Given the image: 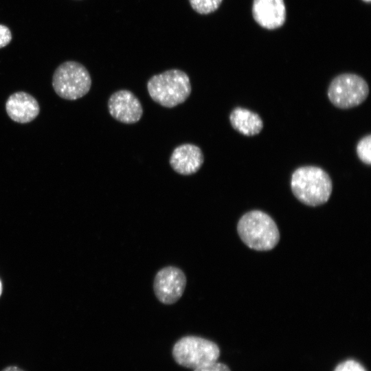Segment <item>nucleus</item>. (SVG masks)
I'll list each match as a JSON object with an SVG mask.
<instances>
[{
    "instance_id": "obj_1",
    "label": "nucleus",
    "mask_w": 371,
    "mask_h": 371,
    "mask_svg": "<svg viewBox=\"0 0 371 371\" xmlns=\"http://www.w3.org/2000/svg\"><path fill=\"white\" fill-rule=\"evenodd\" d=\"M291 188L302 203L318 206L326 203L333 190L332 180L322 168L306 166L297 168L291 175Z\"/></svg>"
},
{
    "instance_id": "obj_2",
    "label": "nucleus",
    "mask_w": 371,
    "mask_h": 371,
    "mask_svg": "<svg viewBox=\"0 0 371 371\" xmlns=\"http://www.w3.org/2000/svg\"><path fill=\"white\" fill-rule=\"evenodd\" d=\"M147 90L155 102L172 108L187 100L192 88L188 74L172 69L152 76L147 82Z\"/></svg>"
},
{
    "instance_id": "obj_3",
    "label": "nucleus",
    "mask_w": 371,
    "mask_h": 371,
    "mask_svg": "<svg viewBox=\"0 0 371 371\" xmlns=\"http://www.w3.org/2000/svg\"><path fill=\"white\" fill-rule=\"evenodd\" d=\"M237 230L243 243L257 251L273 249L280 239L274 221L260 210H252L244 214L238 221Z\"/></svg>"
},
{
    "instance_id": "obj_4",
    "label": "nucleus",
    "mask_w": 371,
    "mask_h": 371,
    "mask_svg": "<svg viewBox=\"0 0 371 371\" xmlns=\"http://www.w3.org/2000/svg\"><path fill=\"white\" fill-rule=\"evenodd\" d=\"M91 78L82 64L72 60L63 63L56 69L52 77V87L60 98L75 100L85 95L90 90Z\"/></svg>"
},
{
    "instance_id": "obj_5",
    "label": "nucleus",
    "mask_w": 371,
    "mask_h": 371,
    "mask_svg": "<svg viewBox=\"0 0 371 371\" xmlns=\"http://www.w3.org/2000/svg\"><path fill=\"white\" fill-rule=\"evenodd\" d=\"M219 355V348L214 342L196 336L181 338L172 348L175 361L193 370L217 361Z\"/></svg>"
},
{
    "instance_id": "obj_6",
    "label": "nucleus",
    "mask_w": 371,
    "mask_h": 371,
    "mask_svg": "<svg viewBox=\"0 0 371 371\" xmlns=\"http://www.w3.org/2000/svg\"><path fill=\"white\" fill-rule=\"evenodd\" d=\"M369 93L367 82L355 74L345 73L336 76L328 89V97L336 107L347 109L363 102Z\"/></svg>"
},
{
    "instance_id": "obj_7",
    "label": "nucleus",
    "mask_w": 371,
    "mask_h": 371,
    "mask_svg": "<svg viewBox=\"0 0 371 371\" xmlns=\"http://www.w3.org/2000/svg\"><path fill=\"white\" fill-rule=\"evenodd\" d=\"M186 284V276L180 269L167 267L157 272L153 287L155 295L161 302L172 304L181 297Z\"/></svg>"
},
{
    "instance_id": "obj_8",
    "label": "nucleus",
    "mask_w": 371,
    "mask_h": 371,
    "mask_svg": "<svg viewBox=\"0 0 371 371\" xmlns=\"http://www.w3.org/2000/svg\"><path fill=\"white\" fill-rule=\"evenodd\" d=\"M108 109L116 120L124 124L137 122L143 115V109L139 99L130 91L122 89L109 97Z\"/></svg>"
},
{
    "instance_id": "obj_9",
    "label": "nucleus",
    "mask_w": 371,
    "mask_h": 371,
    "mask_svg": "<svg viewBox=\"0 0 371 371\" xmlns=\"http://www.w3.org/2000/svg\"><path fill=\"white\" fill-rule=\"evenodd\" d=\"M252 15L262 27L274 30L282 26L286 10L284 0H254Z\"/></svg>"
},
{
    "instance_id": "obj_10",
    "label": "nucleus",
    "mask_w": 371,
    "mask_h": 371,
    "mask_svg": "<svg viewBox=\"0 0 371 371\" xmlns=\"http://www.w3.org/2000/svg\"><path fill=\"white\" fill-rule=\"evenodd\" d=\"M204 156L201 149L192 144H183L176 147L169 159L172 168L182 175L196 173L201 168Z\"/></svg>"
},
{
    "instance_id": "obj_11",
    "label": "nucleus",
    "mask_w": 371,
    "mask_h": 371,
    "mask_svg": "<svg viewBox=\"0 0 371 371\" xmlns=\"http://www.w3.org/2000/svg\"><path fill=\"white\" fill-rule=\"evenodd\" d=\"M5 111L13 121L26 124L34 120L39 114L38 101L32 95L18 91L9 96L5 102Z\"/></svg>"
},
{
    "instance_id": "obj_12",
    "label": "nucleus",
    "mask_w": 371,
    "mask_h": 371,
    "mask_svg": "<svg viewBox=\"0 0 371 371\" xmlns=\"http://www.w3.org/2000/svg\"><path fill=\"white\" fill-rule=\"evenodd\" d=\"M229 122L234 130L246 136L256 135L263 128V122L258 114L239 106L230 113Z\"/></svg>"
},
{
    "instance_id": "obj_13",
    "label": "nucleus",
    "mask_w": 371,
    "mask_h": 371,
    "mask_svg": "<svg viewBox=\"0 0 371 371\" xmlns=\"http://www.w3.org/2000/svg\"><path fill=\"white\" fill-rule=\"evenodd\" d=\"M223 0H189L192 8L196 12L207 14L216 10Z\"/></svg>"
},
{
    "instance_id": "obj_14",
    "label": "nucleus",
    "mask_w": 371,
    "mask_h": 371,
    "mask_svg": "<svg viewBox=\"0 0 371 371\" xmlns=\"http://www.w3.org/2000/svg\"><path fill=\"white\" fill-rule=\"evenodd\" d=\"M371 135L363 137L357 145V154L359 159L367 165L371 164Z\"/></svg>"
},
{
    "instance_id": "obj_15",
    "label": "nucleus",
    "mask_w": 371,
    "mask_h": 371,
    "mask_svg": "<svg viewBox=\"0 0 371 371\" xmlns=\"http://www.w3.org/2000/svg\"><path fill=\"white\" fill-rule=\"evenodd\" d=\"M334 371H366L364 367L359 362L348 359L339 363Z\"/></svg>"
},
{
    "instance_id": "obj_16",
    "label": "nucleus",
    "mask_w": 371,
    "mask_h": 371,
    "mask_svg": "<svg viewBox=\"0 0 371 371\" xmlns=\"http://www.w3.org/2000/svg\"><path fill=\"white\" fill-rule=\"evenodd\" d=\"M194 371H230L227 366L217 361L194 369Z\"/></svg>"
},
{
    "instance_id": "obj_17",
    "label": "nucleus",
    "mask_w": 371,
    "mask_h": 371,
    "mask_svg": "<svg viewBox=\"0 0 371 371\" xmlns=\"http://www.w3.org/2000/svg\"><path fill=\"white\" fill-rule=\"evenodd\" d=\"M11 40L12 34L10 29L4 25H0V48L8 45Z\"/></svg>"
},
{
    "instance_id": "obj_18",
    "label": "nucleus",
    "mask_w": 371,
    "mask_h": 371,
    "mask_svg": "<svg viewBox=\"0 0 371 371\" xmlns=\"http://www.w3.org/2000/svg\"><path fill=\"white\" fill-rule=\"evenodd\" d=\"M1 371H25L23 369L19 368L17 366H8L5 368H3Z\"/></svg>"
},
{
    "instance_id": "obj_19",
    "label": "nucleus",
    "mask_w": 371,
    "mask_h": 371,
    "mask_svg": "<svg viewBox=\"0 0 371 371\" xmlns=\"http://www.w3.org/2000/svg\"><path fill=\"white\" fill-rule=\"evenodd\" d=\"M1 282H0V295H1Z\"/></svg>"
},
{
    "instance_id": "obj_20",
    "label": "nucleus",
    "mask_w": 371,
    "mask_h": 371,
    "mask_svg": "<svg viewBox=\"0 0 371 371\" xmlns=\"http://www.w3.org/2000/svg\"><path fill=\"white\" fill-rule=\"evenodd\" d=\"M363 1L366 2H368V3L370 1V0H363Z\"/></svg>"
}]
</instances>
